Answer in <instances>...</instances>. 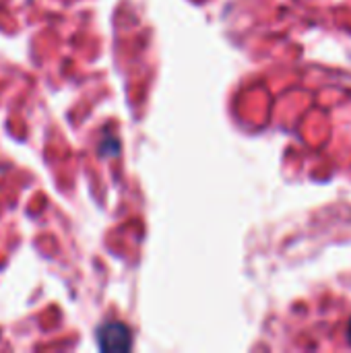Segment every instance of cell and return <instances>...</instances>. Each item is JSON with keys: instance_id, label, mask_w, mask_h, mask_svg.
Returning <instances> with one entry per match:
<instances>
[{"instance_id": "cell-2", "label": "cell", "mask_w": 351, "mask_h": 353, "mask_svg": "<svg viewBox=\"0 0 351 353\" xmlns=\"http://www.w3.org/2000/svg\"><path fill=\"white\" fill-rule=\"evenodd\" d=\"M345 335H348V341H350V345H351V321H350V325H348V333H345Z\"/></svg>"}, {"instance_id": "cell-1", "label": "cell", "mask_w": 351, "mask_h": 353, "mask_svg": "<svg viewBox=\"0 0 351 353\" xmlns=\"http://www.w3.org/2000/svg\"><path fill=\"white\" fill-rule=\"evenodd\" d=\"M97 343L103 352H128L132 347V335L122 323H106L97 329Z\"/></svg>"}]
</instances>
